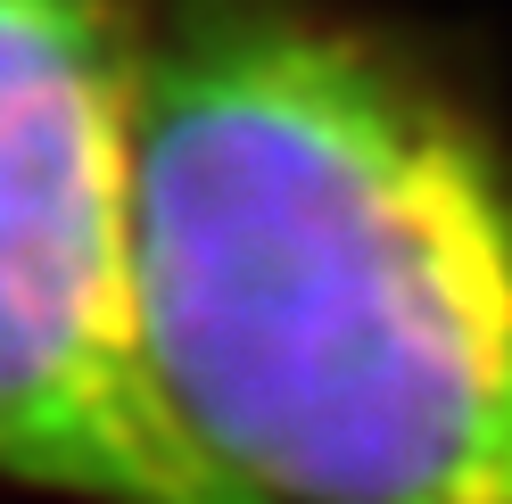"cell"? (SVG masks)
Wrapping results in <instances>:
<instances>
[{"label":"cell","instance_id":"cell-2","mask_svg":"<svg viewBox=\"0 0 512 504\" xmlns=\"http://www.w3.org/2000/svg\"><path fill=\"white\" fill-rule=\"evenodd\" d=\"M141 9L0 0V480L75 504H240L141 364Z\"/></svg>","mask_w":512,"mask_h":504},{"label":"cell","instance_id":"cell-1","mask_svg":"<svg viewBox=\"0 0 512 504\" xmlns=\"http://www.w3.org/2000/svg\"><path fill=\"white\" fill-rule=\"evenodd\" d=\"M149 389L240 504H512V157L323 0H149Z\"/></svg>","mask_w":512,"mask_h":504}]
</instances>
